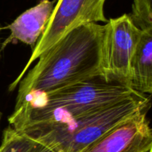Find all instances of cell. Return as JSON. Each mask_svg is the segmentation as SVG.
<instances>
[{
    "mask_svg": "<svg viewBox=\"0 0 152 152\" xmlns=\"http://www.w3.org/2000/svg\"><path fill=\"white\" fill-rule=\"evenodd\" d=\"M105 30L99 23L77 27L40 55L18 84L14 109L37 96L105 75Z\"/></svg>",
    "mask_w": 152,
    "mask_h": 152,
    "instance_id": "1",
    "label": "cell"
},
{
    "mask_svg": "<svg viewBox=\"0 0 152 152\" xmlns=\"http://www.w3.org/2000/svg\"><path fill=\"white\" fill-rule=\"evenodd\" d=\"M138 94L119 80L96 76L25 102L8 117L9 126L18 129L27 125L65 122Z\"/></svg>",
    "mask_w": 152,
    "mask_h": 152,
    "instance_id": "2",
    "label": "cell"
},
{
    "mask_svg": "<svg viewBox=\"0 0 152 152\" xmlns=\"http://www.w3.org/2000/svg\"><path fill=\"white\" fill-rule=\"evenodd\" d=\"M149 108V96L138 94L73 120L27 125L16 130L53 152H83L120 123Z\"/></svg>",
    "mask_w": 152,
    "mask_h": 152,
    "instance_id": "3",
    "label": "cell"
},
{
    "mask_svg": "<svg viewBox=\"0 0 152 152\" xmlns=\"http://www.w3.org/2000/svg\"><path fill=\"white\" fill-rule=\"evenodd\" d=\"M106 0H58L48 23L32 51L25 68L9 86L13 91L31 65L61 38L81 25L107 22L104 12Z\"/></svg>",
    "mask_w": 152,
    "mask_h": 152,
    "instance_id": "4",
    "label": "cell"
},
{
    "mask_svg": "<svg viewBox=\"0 0 152 152\" xmlns=\"http://www.w3.org/2000/svg\"><path fill=\"white\" fill-rule=\"evenodd\" d=\"M105 27V75L129 86L130 62L142 31L134 25L129 14L110 19Z\"/></svg>",
    "mask_w": 152,
    "mask_h": 152,
    "instance_id": "5",
    "label": "cell"
},
{
    "mask_svg": "<svg viewBox=\"0 0 152 152\" xmlns=\"http://www.w3.org/2000/svg\"><path fill=\"white\" fill-rule=\"evenodd\" d=\"M151 148L152 132L144 111L120 123L83 152H149Z\"/></svg>",
    "mask_w": 152,
    "mask_h": 152,
    "instance_id": "6",
    "label": "cell"
},
{
    "mask_svg": "<svg viewBox=\"0 0 152 152\" xmlns=\"http://www.w3.org/2000/svg\"><path fill=\"white\" fill-rule=\"evenodd\" d=\"M55 7V0H41L37 5L19 15L6 28L10 34L1 44L0 53L8 44L16 40L35 47L38 39L45 31Z\"/></svg>",
    "mask_w": 152,
    "mask_h": 152,
    "instance_id": "7",
    "label": "cell"
},
{
    "mask_svg": "<svg viewBox=\"0 0 152 152\" xmlns=\"http://www.w3.org/2000/svg\"><path fill=\"white\" fill-rule=\"evenodd\" d=\"M129 86L142 94L152 93V31H142L130 62Z\"/></svg>",
    "mask_w": 152,
    "mask_h": 152,
    "instance_id": "8",
    "label": "cell"
},
{
    "mask_svg": "<svg viewBox=\"0 0 152 152\" xmlns=\"http://www.w3.org/2000/svg\"><path fill=\"white\" fill-rule=\"evenodd\" d=\"M37 142L9 126L3 132L0 152H32Z\"/></svg>",
    "mask_w": 152,
    "mask_h": 152,
    "instance_id": "9",
    "label": "cell"
},
{
    "mask_svg": "<svg viewBox=\"0 0 152 152\" xmlns=\"http://www.w3.org/2000/svg\"><path fill=\"white\" fill-rule=\"evenodd\" d=\"M129 15L141 31H152L151 0H134L132 12Z\"/></svg>",
    "mask_w": 152,
    "mask_h": 152,
    "instance_id": "10",
    "label": "cell"
},
{
    "mask_svg": "<svg viewBox=\"0 0 152 152\" xmlns=\"http://www.w3.org/2000/svg\"><path fill=\"white\" fill-rule=\"evenodd\" d=\"M32 152H53L48 147L45 146V145H42V144L38 143L37 142V145H36L35 148L33 150Z\"/></svg>",
    "mask_w": 152,
    "mask_h": 152,
    "instance_id": "11",
    "label": "cell"
},
{
    "mask_svg": "<svg viewBox=\"0 0 152 152\" xmlns=\"http://www.w3.org/2000/svg\"><path fill=\"white\" fill-rule=\"evenodd\" d=\"M3 28H1V26H0V34H1V30H2ZM0 43H1V38H0Z\"/></svg>",
    "mask_w": 152,
    "mask_h": 152,
    "instance_id": "12",
    "label": "cell"
},
{
    "mask_svg": "<svg viewBox=\"0 0 152 152\" xmlns=\"http://www.w3.org/2000/svg\"><path fill=\"white\" fill-rule=\"evenodd\" d=\"M1 113L0 112V123H1Z\"/></svg>",
    "mask_w": 152,
    "mask_h": 152,
    "instance_id": "13",
    "label": "cell"
},
{
    "mask_svg": "<svg viewBox=\"0 0 152 152\" xmlns=\"http://www.w3.org/2000/svg\"><path fill=\"white\" fill-rule=\"evenodd\" d=\"M149 152H151V151H149Z\"/></svg>",
    "mask_w": 152,
    "mask_h": 152,
    "instance_id": "14",
    "label": "cell"
}]
</instances>
